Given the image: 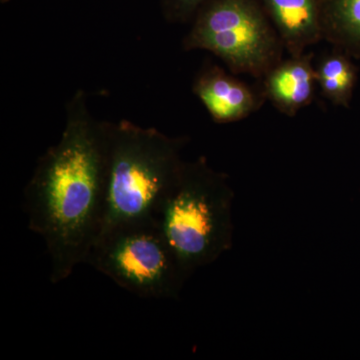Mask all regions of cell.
Masks as SVG:
<instances>
[{
  "label": "cell",
  "mask_w": 360,
  "mask_h": 360,
  "mask_svg": "<svg viewBox=\"0 0 360 360\" xmlns=\"http://www.w3.org/2000/svg\"><path fill=\"white\" fill-rule=\"evenodd\" d=\"M105 122L91 115L84 90L66 105L58 143L40 156L25 187L28 229L44 240L52 284L85 264L105 208Z\"/></svg>",
  "instance_id": "obj_1"
},
{
  "label": "cell",
  "mask_w": 360,
  "mask_h": 360,
  "mask_svg": "<svg viewBox=\"0 0 360 360\" xmlns=\"http://www.w3.org/2000/svg\"><path fill=\"white\" fill-rule=\"evenodd\" d=\"M105 208L101 232L134 220L155 219L179 180L187 137L122 120L105 122Z\"/></svg>",
  "instance_id": "obj_2"
},
{
  "label": "cell",
  "mask_w": 360,
  "mask_h": 360,
  "mask_svg": "<svg viewBox=\"0 0 360 360\" xmlns=\"http://www.w3.org/2000/svg\"><path fill=\"white\" fill-rule=\"evenodd\" d=\"M233 200L226 175L205 158L186 161L155 219L187 276L231 250Z\"/></svg>",
  "instance_id": "obj_3"
},
{
  "label": "cell",
  "mask_w": 360,
  "mask_h": 360,
  "mask_svg": "<svg viewBox=\"0 0 360 360\" xmlns=\"http://www.w3.org/2000/svg\"><path fill=\"white\" fill-rule=\"evenodd\" d=\"M85 264L144 300H177L189 278L155 219L123 222L99 234Z\"/></svg>",
  "instance_id": "obj_4"
},
{
  "label": "cell",
  "mask_w": 360,
  "mask_h": 360,
  "mask_svg": "<svg viewBox=\"0 0 360 360\" xmlns=\"http://www.w3.org/2000/svg\"><path fill=\"white\" fill-rule=\"evenodd\" d=\"M186 51L212 52L232 70L258 75L276 51L274 33L245 0H217L200 14L184 39Z\"/></svg>",
  "instance_id": "obj_5"
},
{
  "label": "cell",
  "mask_w": 360,
  "mask_h": 360,
  "mask_svg": "<svg viewBox=\"0 0 360 360\" xmlns=\"http://www.w3.org/2000/svg\"><path fill=\"white\" fill-rule=\"evenodd\" d=\"M193 92L219 123L238 122L255 108V97L250 90L219 68L201 73L194 82Z\"/></svg>",
  "instance_id": "obj_6"
},
{
  "label": "cell",
  "mask_w": 360,
  "mask_h": 360,
  "mask_svg": "<svg viewBox=\"0 0 360 360\" xmlns=\"http://www.w3.org/2000/svg\"><path fill=\"white\" fill-rule=\"evenodd\" d=\"M316 72L307 58H296L269 73L267 96L286 115H293L309 103L314 94Z\"/></svg>",
  "instance_id": "obj_7"
},
{
  "label": "cell",
  "mask_w": 360,
  "mask_h": 360,
  "mask_svg": "<svg viewBox=\"0 0 360 360\" xmlns=\"http://www.w3.org/2000/svg\"><path fill=\"white\" fill-rule=\"evenodd\" d=\"M272 15L288 49L298 54L321 35L314 0H269Z\"/></svg>",
  "instance_id": "obj_8"
},
{
  "label": "cell",
  "mask_w": 360,
  "mask_h": 360,
  "mask_svg": "<svg viewBox=\"0 0 360 360\" xmlns=\"http://www.w3.org/2000/svg\"><path fill=\"white\" fill-rule=\"evenodd\" d=\"M316 80L330 101L347 105L355 82L354 66L345 56L333 54L321 61Z\"/></svg>",
  "instance_id": "obj_9"
},
{
  "label": "cell",
  "mask_w": 360,
  "mask_h": 360,
  "mask_svg": "<svg viewBox=\"0 0 360 360\" xmlns=\"http://www.w3.org/2000/svg\"><path fill=\"white\" fill-rule=\"evenodd\" d=\"M335 18L341 37L360 46V0H338Z\"/></svg>",
  "instance_id": "obj_10"
},
{
  "label": "cell",
  "mask_w": 360,
  "mask_h": 360,
  "mask_svg": "<svg viewBox=\"0 0 360 360\" xmlns=\"http://www.w3.org/2000/svg\"><path fill=\"white\" fill-rule=\"evenodd\" d=\"M202 0H163L167 15L172 20L184 18L195 8Z\"/></svg>",
  "instance_id": "obj_11"
}]
</instances>
